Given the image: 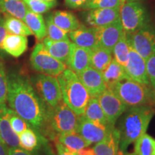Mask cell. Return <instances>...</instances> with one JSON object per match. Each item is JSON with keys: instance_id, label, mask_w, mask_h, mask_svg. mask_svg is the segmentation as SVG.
Segmentation results:
<instances>
[{"instance_id": "e0dca14e", "label": "cell", "mask_w": 155, "mask_h": 155, "mask_svg": "<svg viewBox=\"0 0 155 155\" xmlns=\"http://www.w3.org/2000/svg\"><path fill=\"white\" fill-rule=\"evenodd\" d=\"M69 38L73 43L81 48L92 49L97 45L96 28L81 25L77 30L68 32Z\"/></svg>"}, {"instance_id": "277c9868", "label": "cell", "mask_w": 155, "mask_h": 155, "mask_svg": "<svg viewBox=\"0 0 155 155\" xmlns=\"http://www.w3.org/2000/svg\"><path fill=\"white\" fill-rule=\"evenodd\" d=\"M128 108L150 106L154 99V89L125 75L109 88Z\"/></svg>"}, {"instance_id": "44dd1931", "label": "cell", "mask_w": 155, "mask_h": 155, "mask_svg": "<svg viewBox=\"0 0 155 155\" xmlns=\"http://www.w3.org/2000/svg\"><path fill=\"white\" fill-rule=\"evenodd\" d=\"M50 16L53 22L58 27L65 30L68 33L77 30L81 25L78 19L71 12L58 10L50 13Z\"/></svg>"}, {"instance_id": "f6af8a7d", "label": "cell", "mask_w": 155, "mask_h": 155, "mask_svg": "<svg viewBox=\"0 0 155 155\" xmlns=\"http://www.w3.org/2000/svg\"><path fill=\"white\" fill-rule=\"evenodd\" d=\"M116 155H129V153H127V152H124V151H121L119 150V151H118Z\"/></svg>"}, {"instance_id": "b9f144b4", "label": "cell", "mask_w": 155, "mask_h": 155, "mask_svg": "<svg viewBox=\"0 0 155 155\" xmlns=\"http://www.w3.org/2000/svg\"><path fill=\"white\" fill-rule=\"evenodd\" d=\"M7 32L5 27V18H0V50H2V42Z\"/></svg>"}, {"instance_id": "8992f818", "label": "cell", "mask_w": 155, "mask_h": 155, "mask_svg": "<svg viewBox=\"0 0 155 155\" xmlns=\"http://www.w3.org/2000/svg\"><path fill=\"white\" fill-rule=\"evenodd\" d=\"M120 20L124 31L131 35L149 23L150 18L146 7L141 2H124L120 9Z\"/></svg>"}, {"instance_id": "83f0119b", "label": "cell", "mask_w": 155, "mask_h": 155, "mask_svg": "<svg viewBox=\"0 0 155 155\" xmlns=\"http://www.w3.org/2000/svg\"><path fill=\"white\" fill-rule=\"evenodd\" d=\"M0 9L9 16L24 21L28 8L23 0H0Z\"/></svg>"}, {"instance_id": "bcb514c9", "label": "cell", "mask_w": 155, "mask_h": 155, "mask_svg": "<svg viewBox=\"0 0 155 155\" xmlns=\"http://www.w3.org/2000/svg\"><path fill=\"white\" fill-rule=\"evenodd\" d=\"M125 2H141L144 0H124Z\"/></svg>"}, {"instance_id": "7402d4cb", "label": "cell", "mask_w": 155, "mask_h": 155, "mask_svg": "<svg viewBox=\"0 0 155 155\" xmlns=\"http://www.w3.org/2000/svg\"><path fill=\"white\" fill-rule=\"evenodd\" d=\"M0 134L4 143L9 148L20 147L19 135L13 130L9 124L6 108L0 109Z\"/></svg>"}, {"instance_id": "d6986e66", "label": "cell", "mask_w": 155, "mask_h": 155, "mask_svg": "<svg viewBox=\"0 0 155 155\" xmlns=\"http://www.w3.org/2000/svg\"><path fill=\"white\" fill-rule=\"evenodd\" d=\"M42 44L53 58L62 63H66L72 45L71 40H52L46 37L43 39Z\"/></svg>"}, {"instance_id": "ab89813d", "label": "cell", "mask_w": 155, "mask_h": 155, "mask_svg": "<svg viewBox=\"0 0 155 155\" xmlns=\"http://www.w3.org/2000/svg\"><path fill=\"white\" fill-rule=\"evenodd\" d=\"M55 147L58 155H78L76 152H73L69 150L58 141L55 142Z\"/></svg>"}, {"instance_id": "d4e9b609", "label": "cell", "mask_w": 155, "mask_h": 155, "mask_svg": "<svg viewBox=\"0 0 155 155\" xmlns=\"http://www.w3.org/2000/svg\"><path fill=\"white\" fill-rule=\"evenodd\" d=\"M56 138L59 142L73 152H78L91 144V143L86 141L76 131L61 134Z\"/></svg>"}, {"instance_id": "ac0fdd59", "label": "cell", "mask_w": 155, "mask_h": 155, "mask_svg": "<svg viewBox=\"0 0 155 155\" xmlns=\"http://www.w3.org/2000/svg\"><path fill=\"white\" fill-rule=\"evenodd\" d=\"M119 131L114 127L105 138L96 143L93 150L96 155H116L119 150Z\"/></svg>"}, {"instance_id": "ee69618b", "label": "cell", "mask_w": 155, "mask_h": 155, "mask_svg": "<svg viewBox=\"0 0 155 155\" xmlns=\"http://www.w3.org/2000/svg\"><path fill=\"white\" fill-rule=\"evenodd\" d=\"M8 150L9 147L5 143L0 141V155H9Z\"/></svg>"}, {"instance_id": "52a82bcc", "label": "cell", "mask_w": 155, "mask_h": 155, "mask_svg": "<svg viewBox=\"0 0 155 155\" xmlns=\"http://www.w3.org/2000/svg\"><path fill=\"white\" fill-rule=\"evenodd\" d=\"M30 82L39 96L49 107H55L63 101L61 86L55 76L40 73L31 78Z\"/></svg>"}, {"instance_id": "ffe728a7", "label": "cell", "mask_w": 155, "mask_h": 155, "mask_svg": "<svg viewBox=\"0 0 155 155\" xmlns=\"http://www.w3.org/2000/svg\"><path fill=\"white\" fill-rule=\"evenodd\" d=\"M28 43L26 36L17 35L7 32L3 40L2 49L13 57L18 58L28 49Z\"/></svg>"}, {"instance_id": "4dcf8cb0", "label": "cell", "mask_w": 155, "mask_h": 155, "mask_svg": "<svg viewBox=\"0 0 155 155\" xmlns=\"http://www.w3.org/2000/svg\"><path fill=\"white\" fill-rule=\"evenodd\" d=\"M5 27L7 32L10 34L26 37L33 35L24 21L12 16L5 18Z\"/></svg>"}, {"instance_id": "681fc988", "label": "cell", "mask_w": 155, "mask_h": 155, "mask_svg": "<svg viewBox=\"0 0 155 155\" xmlns=\"http://www.w3.org/2000/svg\"><path fill=\"white\" fill-rule=\"evenodd\" d=\"M129 155H137V154H136L134 152H133V153H129Z\"/></svg>"}, {"instance_id": "5bb4252c", "label": "cell", "mask_w": 155, "mask_h": 155, "mask_svg": "<svg viewBox=\"0 0 155 155\" xmlns=\"http://www.w3.org/2000/svg\"><path fill=\"white\" fill-rule=\"evenodd\" d=\"M120 9L121 7L89 9L84 12V19L91 27L105 26L120 18Z\"/></svg>"}, {"instance_id": "6da1fadb", "label": "cell", "mask_w": 155, "mask_h": 155, "mask_svg": "<svg viewBox=\"0 0 155 155\" xmlns=\"http://www.w3.org/2000/svg\"><path fill=\"white\" fill-rule=\"evenodd\" d=\"M7 102L9 108L40 134L45 131L48 106L28 78L17 73L7 76Z\"/></svg>"}, {"instance_id": "7a4b0ae2", "label": "cell", "mask_w": 155, "mask_h": 155, "mask_svg": "<svg viewBox=\"0 0 155 155\" xmlns=\"http://www.w3.org/2000/svg\"><path fill=\"white\" fill-rule=\"evenodd\" d=\"M122 115L117 128L120 134L119 150L127 152L129 145L147 132L154 111L150 106H136L129 108Z\"/></svg>"}, {"instance_id": "4fadbf2b", "label": "cell", "mask_w": 155, "mask_h": 155, "mask_svg": "<svg viewBox=\"0 0 155 155\" xmlns=\"http://www.w3.org/2000/svg\"><path fill=\"white\" fill-rule=\"evenodd\" d=\"M123 32L120 18L109 25L96 28L97 45L112 51Z\"/></svg>"}, {"instance_id": "7c38bea8", "label": "cell", "mask_w": 155, "mask_h": 155, "mask_svg": "<svg viewBox=\"0 0 155 155\" xmlns=\"http://www.w3.org/2000/svg\"><path fill=\"white\" fill-rule=\"evenodd\" d=\"M124 70L127 75L132 80L141 84L150 86L147 73L146 61L131 46Z\"/></svg>"}, {"instance_id": "60d3db41", "label": "cell", "mask_w": 155, "mask_h": 155, "mask_svg": "<svg viewBox=\"0 0 155 155\" xmlns=\"http://www.w3.org/2000/svg\"><path fill=\"white\" fill-rule=\"evenodd\" d=\"M9 155H32L31 152L21 148V147H10L8 150Z\"/></svg>"}, {"instance_id": "3957f363", "label": "cell", "mask_w": 155, "mask_h": 155, "mask_svg": "<svg viewBox=\"0 0 155 155\" xmlns=\"http://www.w3.org/2000/svg\"><path fill=\"white\" fill-rule=\"evenodd\" d=\"M57 77L63 101L78 116H83L91 96L78 75L67 68Z\"/></svg>"}, {"instance_id": "9a60e30c", "label": "cell", "mask_w": 155, "mask_h": 155, "mask_svg": "<svg viewBox=\"0 0 155 155\" xmlns=\"http://www.w3.org/2000/svg\"><path fill=\"white\" fill-rule=\"evenodd\" d=\"M78 76L91 97H98L107 88L102 73L91 66L85 69Z\"/></svg>"}, {"instance_id": "603a6c76", "label": "cell", "mask_w": 155, "mask_h": 155, "mask_svg": "<svg viewBox=\"0 0 155 155\" xmlns=\"http://www.w3.org/2000/svg\"><path fill=\"white\" fill-rule=\"evenodd\" d=\"M24 22L38 41L43 40L47 35V30L45 21L41 14L35 13L28 9L25 15Z\"/></svg>"}, {"instance_id": "d590c367", "label": "cell", "mask_w": 155, "mask_h": 155, "mask_svg": "<svg viewBox=\"0 0 155 155\" xmlns=\"http://www.w3.org/2000/svg\"><path fill=\"white\" fill-rule=\"evenodd\" d=\"M124 2V0H89L83 9L89 10L94 9L114 8L121 7Z\"/></svg>"}, {"instance_id": "ba28073f", "label": "cell", "mask_w": 155, "mask_h": 155, "mask_svg": "<svg viewBox=\"0 0 155 155\" xmlns=\"http://www.w3.org/2000/svg\"><path fill=\"white\" fill-rule=\"evenodd\" d=\"M30 64L38 72L58 76L67 68L66 65L53 58L44 47L42 42L35 46L30 55Z\"/></svg>"}, {"instance_id": "8d00e7d4", "label": "cell", "mask_w": 155, "mask_h": 155, "mask_svg": "<svg viewBox=\"0 0 155 155\" xmlns=\"http://www.w3.org/2000/svg\"><path fill=\"white\" fill-rule=\"evenodd\" d=\"M7 75L4 65L0 62V109L7 108Z\"/></svg>"}, {"instance_id": "8fae6325", "label": "cell", "mask_w": 155, "mask_h": 155, "mask_svg": "<svg viewBox=\"0 0 155 155\" xmlns=\"http://www.w3.org/2000/svg\"><path fill=\"white\" fill-rule=\"evenodd\" d=\"M98 101L110 125L115 127L117 120L127 109V106L116 95L106 88L98 96Z\"/></svg>"}, {"instance_id": "5b68a950", "label": "cell", "mask_w": 155, "mask_h": 155, "mask_svg": "<svg viewBox=\"0 0 155 155\" xmlns=\"http://www.w3.org/2000/svg\"><path fill=\"white\" fill-rule=\"evenodd\" d=\"M78 116L61 101L55 107L48 106L45 132L52 133L51 137L58 134L76 131Z\"/></svg>"}, {"instance_id": "9c48e42d", "label": "cell", "mask_w": 155, "mask_h": 155, "mask_svg": "<svg viewBox=\"0 0 155 155\" xmlns=\"http://www.w3.org/2000/svg\"><path fill=\"white\" fill-rule=\"evenodd\" d=\"M131 46L146 60L155 53V30L149 23L128 35Z\"/></svg>"}, {"instance_id": "cb8c5ba5", "label": "cell", "mask_w": 155, "mask_h": 155, "mask_svg": "<svg viewBox=\"0 0 155 155\" xmlns=\"http://www.w3.org/2000/svg\"><path fill=\"white\" fill-rule=\"evenodd\" d=\"M112 51L108 48L97 45L91 49L90 66L103 72L112 61Z\"/></svg>"}, {"instance_id": "836d02e7", "label": "cell", "mask_w": 155, "mask_h": 155, "mask_svg": "<svg viewBox=\"0 0 155 155\" xmlns=\"http://www.w3.org/2000/svg\"><path fill=\"white\" fill-rule=\"evenodd\" d=\"M6 111H7V117H8L9 124H10L12 128L18 135L22 134L23 131L26 130L28 128H31L30 125L22 118L17 115L11 108H6Z\"/></svg>"}, {"instance_id": "30bf717a", "label": "cell", "mask_w": 155, "mask_h": 155, "mask_svg": "<svg viewBox=\"0 0 155 155\" xmlns=\"http://www.w3.org/2000/svg\"><path fill=\"white\" fill-rule=\"evenodd\" d=\"M114 127H115L79 116L76 131L86 141L93 144L104 139Z\"/></svg>"}, {"instance_id": "74e56055", "label": "cell", "mask_w": 155, "mask_h": 155, "mask_svg": "<svg viewBox=\"0 0 155 155\" xmlns=\"http://www.w3.org/2000/svg\"><path fill=\"white\" fill-rule=\"evenodd\" d=\"M146 68L150 86L155 91V53L146 60Z\"/></svg>"}, {"instance_id": "d6a6232c", "label": "cell", "mask_w": 155, "mask_h": 155, "mask_svg": "<svg viewBox=\"0 0 155 155\" xmlns=\"http://www.w3.org/2000/svg\"><path fill=\"white\" fill-rule=\"evenodd\" d=\"M46 30L48 38L52 40H70L68 33L62 30L53 22L50 14L47 16L45 20Z\"/></svg>"}, {"instance_id": "7bdbcfd3", "label": "cell", "mask_w": 155, "mask_h": 155, "mask_svg": "<svg viewBox=\"0 0 155 155\" xmlns=\"http://www.w3.org/2000/svg\"><path fill=\"white\" fill-rule=\"evenodd\" d=\"M76 153L78 155H96L95 154L94 150L91 148H88V147L82 149V150L78 151V152Z\"/></svg>"}, {"instance_id": "7dc6e473", "label": "cell", "mask_w": 155, "mask_h": 155, "mask_svg": "<svg viewBox=\"0 0 155 155\" xmlns=\"http://www.w3.org/2000/svg\"><path fill=\"white\" fill-rule=\"evenodd\" d=\"M45 2H55L56 0H43Z\"/></svg>"}, {"instance_id": "f1b7e54d", "label": "cell", "mask_w": 155, "mask_h": 155, "mask_svg": "<svg viewBox=\"0 0 155 155\" xmlns=\"http://www.w3.org/2000/svg\"><path fill=\"white\" fill-rule=\"evenodd\" d=\"M130 48L131 44L129 42V36L124 31L119 40L112 50L114 59L123 67H125L129 60Z\"/></svg>"}, {"instance_id": "2e32d148", "label": "cell", "mask_w": 155, "mask_h": 155, "mask_svg": "<svg viewBox=\"0 0 155 155\" xmlns=\"http://www.w3.org/2000/svg\"><path fill=\"white\" fill-rule=\"evenodd\" d=\"M90 58L91 49L79 47L72 42L65 65L78 75L90 66Z\"/></svg>"}, {"instance_id": "f546056e", "label": "cell", "mask_w": 155, "mask_h": 155, "mask_svg": "<svg viewBox=\"0 0 155 155\" xmlns=\"http://www.w3.org/2000/svg\"><path fill=\"white\" fill-rule=\"evenodd\" d=\"M83 116L88 119L101 122L104 124L110 125L106 120L105 114L103 111L100 103L98 101V97H90V99L87 104Z\"/></svg>"}, {"instance_id": "c3c4849f", "label": "cell", "mask_w": 155, "mask_h": 155, "mask_svg": "<svg viewBox=\"0 0 155 155\" xmlns=\"http://www.w3.org/2000/svg\"><path fill=\"white\" fill-rule=\"evenodd\" d=\"M0 141H1V142H3V143H4V141H3V140H2V139L1 134H0Z\"/></svg>"}, {"instance_id": "f35d334b", "label": "cell", "mask_w": 155, "mask_h": 155, "mask_svg": "<svg viewBox=\"0 0 155 155\" xmlns=\"http://www.w3.org/2000/svg\"><path fill=\"white\" fill-rule=\"evenodd\" d=\"M89 0H65V5L71 9H83Z\"/></svg>"}, {"instance_id": "4316f807", "label": "cell", "mask_w": 155, "mask_h": 155, "mask_svg": "<svg viewBox=\"0 0 155 155\" xmlns=\"http://www.w3.org/2000/svg\"><path fill=\"white\" fill-rule=\"evenodd\" d=\"M19 144L21 148L28 151L33 152L40 147L42 141H44L42 135L37 132L32 128H28L19 135Z\"/></svg>"}, {"instance_id": "1f68e13d", "label": "cell", "mask_w": 155, "mask_h": 155, "mask_svg": "<svg viewBox=\"0 0 155 155\" xmlns=\"http://www.w3.org/2000/svg\"><path fill=\"white\" fill-rule=\"evenodd\" d=\"M134 153L137 155H155V138L145 133L135 141Z\"/></svg>"}, {"instance_id": "484cf974", "label": "cell", "mask_w": 155, "mask_h": 155, "mask_svg": "<svg viewBox=\"0 0 155 155\" xmlns=\"http://www.w3.org/2000/svg\"><path fill=\"white\" fill-rule=\"evenodd\" d=\"M102 75L106 87L108 89H109L116 83H117L125 75H127V73L125 72L124 67L120 65L115 59H112L111 63L104 70Z\"/></svg>"}, {"instance_id": "f907efd6", "label": "cell", "mask_w": 155, "mask_h": 155, "mask_svg": "<svg viewBox=\"0 0 155 155\" xmlns=\"http://www.w3.org/2000/svg\"><path fill=\"white\" fill-rule=\"evenodd\" d=\"M154 101H155V97H154Z\"/></svg>"}, {"instance_id": "e575fe53", "label": "cell", "mask_w": 155, "mask_h": 155, "mask_svg": "<svg viewBox=\"0 0 155 155\" xmlns=\"http://www.w3.org/2000/svg\"><path fill=\"white\" fill-rule=\"evenodd\" d=\"M28 8L31 11L38 14H43L55 7L57 2L56 1L48 2L43 0H23Z\"/></svg>"}]
</instances>
